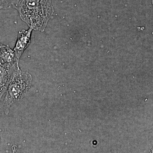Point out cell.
Wrapping results in <instances>:
<instances>
[{
	"label": "cell",
	"instance_id": "1",
	"mask_svg": "<svg viewBox=\"0 0 153 153\" xmlns=\"http://www.w3.org/2000/svg\"><path fill=\"white\" fill-rule=\"evenodd\" d=\"M33 30L44 32L54 13L51 0H17L14 7Z\"/></svg>",
	"mask_w": 153,
	"mask_h": 153
},
{
	"label": "cell",
	"instance_id": "2",
	"mask_svg": "<svg viewBox=\"0 0 153 153\" xmlns=\"http://www.w3.org/2000/svg\"><path fill=\"white\" fill-rule=\"evenodd\" d=\"M32 76L28 72L20 71L15 74L9 83L1 108L6 114L10 111L11 105L22 99L31 86Z\"/></svg>",
	"mask_w": 153,
	"mask_h": 153
},
{
	"label": "cell",
	"instance_id": "3",
	"mask_svg": "<svg viewBox=\"0 0 153 153\" xmlns=\"http://www.w3.org/2000/svg\"><path fill=\"white\" fill-rule=\"evenodd\" d=\"M21 71L19 64L10 65L0 61V102L12 78Z\"/></svg>",
	"mask_w": 153,
	"mask_h": 153
},
{
	"label": "cell",
	"instance_id": "4",
	"mask_svg": "<svg viewBox=\"0 0 153 153\" xmlns=\"http://www.w3.org/2000/svg\"><path fill=\"white\" fill-rule=\"evenodd\" d=\"M32 30L33 29L30 28L27 30H23L19 32L16 46L13 49L19 61L22 54L30 44Z\"/></svg>",
	"mask_w": 153,
	"mask_h": 153
},
{
	"label": "cell",
	"instance_id": "5",
	"mask_svg": "<svg viewBox=\"0 0 153 153\" xmlns=\"http://www.w3.org/2000/svg\"><path fill=\"white\" fill-rule=\"evenodd\" d=\"M0 61L10 65L19 64V60L13 49H11L8 46L2 44L0 47Z\"/></svg>",
	"mask_w": 153,
	"mask_h": 153
},
{
	"label": "cell",
	"instance_id": "6",
	"mask_svg": "<svg viewBox=\"0 0 153 153\" xmlns=\"http://www.w3.org/2000/svg\"><path fill=\"white\" fill-rule=\"evenodd\" d=\"M17 0H0V9L14 8Z\"/></svg>",
	"mask_w": 153,
	"mask_h": 153
},
{
	"label": "cell",
	"instance_id": "7",
	"mask_svg": "<svg viewBox=\"0 0 153 153\" xmlns=\"http://www.w3.org/2000/svg\"><path fill=\"white\" fill-rule=\"evenodd\" d=\"M1 43H0V47H1Z\"/></svg>",
	"mask_w": 153,
	"mask_h": 153
}]
</instances>
